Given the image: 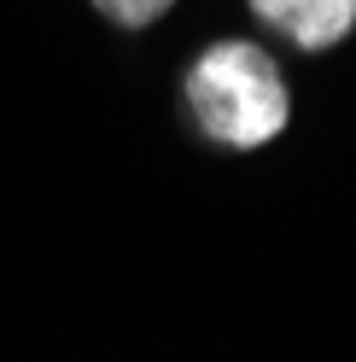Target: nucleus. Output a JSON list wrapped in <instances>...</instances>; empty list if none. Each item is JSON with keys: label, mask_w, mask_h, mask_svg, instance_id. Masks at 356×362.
I'll return each instance as SVG.
<instances>
[{"label": "nucleus", "mask_w": 356, "mask_h": 362, "mask_svg": "<svg viewBox=\"0 0 356 362\" xmlns=\"http://www.w3.org/2000/svg\"><path fill=\"white\" fill-rule=\"evenodd\" d=\"M187 111L216 146L251 152V146H269L286 129L292 100H286L280 64L263 47H251V41H216V47L198 53L193 76H187Z\"/></svg>", "instance_id": "obj_1"}, {"label": "nucleus", "mask_w": 356, "mask_h": 362, "mask_svg": "<svg viewBox=\"0 0 356 362\" xmlns=\"http://www.w3.org/2000/svg\"><path fill=\"white\" fill-rule=\"evenodd\" d=\"M251 12L304 53H327L356 30V0H251Z\"/></svg>", "instance_id": "obj_2"}, {"label": "nucleus", "mask_w": 356, "mask_h": 362, "mask_svg": "<svg viewBox=\"0 0 356 362\" xmlns=\"http://www.w3.org/2000/svg\"><path fill=\"white\" fill-rule=\"evenodd\" d=\"M170 6H175V0H94V12H105L111 24H123V30H146V24H158Z\"/></svg>", "instance_id": "obj_3"}]
</instances>
